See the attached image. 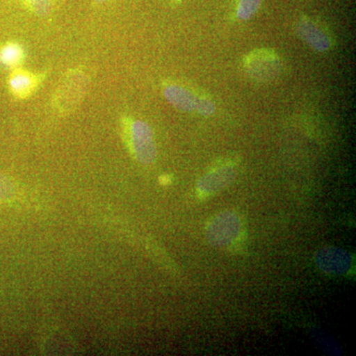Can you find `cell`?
I'll return each mask as SVG.
<instances>
[{
	"instance_id": "cell-1",
	"label": "cell",
	"mask_w": 356,
	"mask_h": 356,
	"mask_svg": "<svg viewBox=\"0 0 356 356\" xmlns=\"http://www.w3.org/2000/svg\"><path fill=\"white\" fill-rule=\"evenodd\" d=\"M89 88V77L83 70H70L63 77L53 97L58 115H70L79 108Z\"/></svg>"
},
{
	"instance_id": "cell-2",
	"label": "cell",
	"mask_w": 356,
	"mask_h": 356,
	"mask_svg": "<svg viewBox=\"0 0 356 356\" xmlns=\"http://www.w3.org/2000/svg\"><path fill=\"white\" fill-rule=\"evenodd\" d=\"M122 130L136 159L145 165L154 163L156 146L153 130L149 124L126 117L122 119Z\"/></svg>"
},
{
	"instance_id": "cell-3",
	"label": "cell",
	"mask_w": 356,
	"mask_h": 356,
	"mask_svg": "<svg viewBox=\"0 0 356 356\" xmlns=\"http://www.w3.org/2000/svg\"><path fill=\"white\" fill-rule=\"evenodd\" d=\"M248 76L257 81H269L275 79L281 72V58L275 51L259 49L248 54L243 60Z\"/></svg>"
},
{
	"instance_id": "cell-4",
	"label": "cell",
	"mask_w": 356,
	"mask_h": 356,
	"mask_svg": "<svg viewBox=\"0 0 356 356\" xmlns=\"http://www.w3.org/2000/svg\"><path fill=\"white\" fill-rule=\"evenodd\" d=\"M296 32L299 38L314 51L325 53L332 49V41L329 33L323 26L310 18H301L297 22Z\"/></svg>"
},
{
	"instance_id": "cell-5",
	"label": "cell",
	"mask_w": 356,
	"mask_h": 356,
	"mask_svg": "<svg viewBox=\"0 0 356 356\" xmlns=\"http://www.w3.org/2000/svg\"><path fill=\"white\" fill-rule=\"evenodd\" d=\"M43 81V76L42 74H34L23 69L13 70V72L9 74L8 88L11 95L17 99H26L30 96L34 95L41 86Z\"/></svg>"
},
{
	"instance_id": "cell-6",
	"label": "cell",
	"mask_w": 356,
	"mask_h": 356,
	"mask_svg": "<svg viewBox=\"0 0 356 356\" xmlns=\"http://www.w3.org/2000/svg\"><path fill=\"white\" fill-rule=\"evenodd\" d=\"M236 165L226 163L212 168L199 181L198 189L202 195H211L229 184L236 177Z\"/></svg>"
},
{
	"instance_id": "cell-7",
	"label": "cell",
	"mask_w": 356,
	"mask_h": 356,
	"mask_svg": "<svg viewBox=\"0 0 356 356\" xmlns=\"http://www.w3.org/2000/svg\"><path fill=\"white\" fill-rule=\"evenodd\" d=\"M163 96L175 109L185 113H191L195 111L200 95L181 84L170 83L163 86Z\"/></svg>"
},
{
	"instance_id": "cell-8",
	"label": "cell",
	"mask_w": 356,
	"mask_h": 356,
	"mask_svg": "<svg viewBox=\"0 0 356 356\" xmlns=\"http://www.w3.org/2000/svg\"><path fill=\"white\" fill-rule=\"evenodd\" d=\"M25 60V50L17 42H6L0 46V64L8 69H17Z\"/></svg>"
},
{
	"instance_id": "cell-9",
	"label": "cell",
	"mask_w": 356,
	"mask_h": 356,
	"mask_svg": "<svg viewBox=\"0 0 356 356\" xmlns=\"http://www.w3.org/2000/svg\"><path fill=\"white\" fill-rule=\"evenodd\" d=\"M262 0H238L236 6V18L247 21L254 17L261 8Z\"/></svg>"
},
{
	"instance_id": "cell-10",
	"label": "cell",
	"mask_w": 356,
	"mask_h": 356,
	"mask_svg": "<svg viewBox=\"0 0 356 356\" xmlns=\"http://www.w3.org/2000/svg\"><path fill=\"white\" fill-rule=\"evenodd\" d=\"M26 8L29 9L35 15L44 17L53 11L57 0H22Z\"/></svg>"
},
{
	"instance_id": "cell-11",
	"label": "cell",
	"mask_w": 356,
	"mask_h": 356,
	"mask_svg": "<svg viewBox=\"0 0 356 356\" xmlns=\"http://www.w3.org/2000/svg\"><path fill=\"white\" fill-rule=\"evenodd\" d=\"M15 195L16 188L13 180L0 173V202L13 200Z\"/></svg>"
},
{
	"instance_id": "cell-12",
	"label": "cell",
	"mask_w": 356,
	"mask_h": 356,
	"mask_svg": "<svg viewBox=\"0 0 356 356\" xmlns=\"http://www.w3.org/2000/svg\"><path fill=\"white\" fill-rule=\"evenodd\" d=\"M215 111H216V106L210 98L206 97V96H199L195 112H197L201 116L210 117L214 115Z\"/></svg>"
},
{
	"instance_id": "cell-13",
	"label": "cell",
	"mask_w": 356,
	"mask_h": 356,
	"mask_svg": "<svg viewBox=\"0 0 356 356\" xmlns=\"http://www.w3.org/2000/svg\"><path fill=\"white\" fill-rule=\"evenodd\" d=\"M159 181H161V184L168 185L172 182V179H170V177H168V175H163V177L159 178Z\"/></svg>"
},
{
	"instance_id": "cell-14",
	"label": "cell",
	"mask_w": 356,
	"mask_h": 356,
	"mask_svg": "<svg viewBox=\"0 0 356 356\" xmlns=\"http://www.w3.org/2000/svg\"><path fill=\"white\" fill-rule=\"evenodd\" d=\"M93 1L97 4H104L107 3V2L113 1V0H93Z\"/></svg>"
},
{
	"instance_id": "cell-15",
	"label": "cell",
	"mask_w": 356,
	"mask_h": 356,
	"mask_svg": "<svg viewBox=\"0 0 356 356\" xmlns=\"http://www.w3.org/2000/svg\"><path fill=\"white\" fill-rule=\"evenodd\" d=\"M172 2H175V3H178V2L181 1V0H172Z\"/></svg>"
}]
</instances>
